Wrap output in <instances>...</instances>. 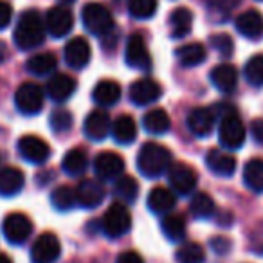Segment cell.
I'll return each instance as SVG.
<instances>
[{"mask_svg": "<svg viewBox=\"0 0 263 263\" xmlns=\"http://www.w3.org/2000/svg\"><path fill=\"white\" fill-rule=\"evenodd\" d=\"M157 11V0H128V13L137 20H148Z\"/></svg>", "mask_w": 263, "mask_h": 263, "instance_id": "39", "label": "cell"}, {"mask_svg": "<svg viewBox=\"0 0 263 263\" xmlns=\"http://www.w3.org/2000/svg\"><path fill=\"white\" fill-rule=\"evenodd\" d=\"M110 116L105 110H92L83 123V132L85 136L90 141H103L110 134Z\"/></svg>", "mask_w": 263, "mask_h": 263, "instance_id": "19", "label": "cell"}, {"mask_svg": "<svg viewBox=\"0 0 263 263\" xmlns=\"http://www.w3.org/2000/svg\"><path fill=\"white\" fill-rule=\"evenodd\" d=\"M62 254V243L52 233H44L34 240L31 247V261L33 263H54Z\"/></svg>", "mask_w": 263, "mask_h": 263, "instance_id": "10", "label": "cell"}, {"mask_svg": "<svg viewBox=\"0 0 263 263\" xmlns=\"http://www.w3.org/2000/svg\"><path fill=\"white\" fill-rule=\"evenodd\" d=\"M18 154L24 161L31 164H44L51 155V148L42 137L38 136H24L18 141Z\"/></svg>", "mask_w": 263, "mask_h": 263, "instance_id": "11", "label": "cell"}, {"mask_svg": "<svg viewBox=\"0 0 263 263\" xmlns=\"http://www.w3.org/2000/svg\"><path fill=\"white\" fill-rule=\"evenodd\" d=\"M62 168L67 175L70 177H78L83 175L88 168V155L83 148H72L65 154L62 161Z\"/></svg>", "mask_w": 263, "mask_h": 263, "instance_id": "28", "label": "cell"}, {"mask_svg": "<svg viewBox=\"0 0 263 263\" xmlns=\"http://www.w3.org/2000/svg\"><path fill=\"white\" fill-rule=\"evenodd\" d=\"M44 98L45 94L40 85L33 83V81H26L16 88L15 105L24 116H36L44 108Z\"/></svg>", "mask_w": 263, "mask_h": 263, "instance_id": "6", "label": "cell"}, {"mask_svg": "<svg viewBox=\"0 0 263 263\" xmlns=\"http://www.w3.org/2000/svg\"><path fill=\"white\" fill-rule=\"evenodd\" d=\"M243 182L254 193H263V159H251L245 164Z\"/></svg>", "mask_w": 263, "mask_h": 263, "instance_id": "31", "label": "cell"}, {"mask_svg": "<svg viewBox=\"0 0 263 263\" xmlns=\"http://www.w3.org/2000/svg\"><path fill=\"white\" fill-rule=\"evenodd\" d=\"M166 173H168V182L172 186V190L175 193L182 195V197L191 195L195 187H197L198 175L186 162H172V166H170Z\"/></svg>", "mask_w": 263, "mask_h": 263, "instance_id": "7", "label": "cell"}, {"mask_svg": "<svg viewBox=\"0 0 263 263\" xmlns=\"http://www.w3.org/2000/svg\"><path fill=\"white\" fill-rule=\"evenodd\" d=\"M175 259L179 263H204L205 252L202 245L195 243V241H187V243H182L179 247Z\"/></svg>", "mask_w": 263, "mask_h": 263, "instance_id": "37", "label": "cell"}, {"mask_svg": "<svg viewBox=\"0 0 263 263\" xmlns=\"http://www.w3.org/2000/svg\"><path fill=\"white\" fill-rule=\"evenodd\" d=\"M175 56L180 62V65L197 67V65H200V63H204L205 49L202 44H186V45H180V47L177 49Z\"/></svg>", "mask_w": 263, "mask_h": 263, "instance_id": "32", "label": "cell"}, {"mask_svg": "<svg viewBox=\"0 0 263 263\" xmlns=\"http://www.w3.org/2000/svg\"><path fill=\"white\" fill-rule=\"evenodd\" d=\"M11 18H13L11 4L6 2V0H0V31L6 29L11 24Z\"/></svg>", "mask_w": 263, "mask_h": 263, "instance_id": "43", "label": "cell"}, {"mask_svg": "<svg viewBox=\"0 0 263 263\" xmlns=\"http://www.w3.org/2000/svg\"><path fill=\"white\" fill-rule=\"evenodd\" d=\"M177 204V197L168 187H154L148 195V209L155 215H166Z\"/></svg>", "mask_w": 263, "mask_h": 263, "instance_id": "24", "label": "cell"}, {"mask_svg": "<svg viewBox=\"0 0 263 263\" xmlns=\"http://www.w3.org/2000/svg\"><path fill=\"white\" fill-rule=\"evenodd\" d=\"M215 200L208 193H195L190 202V213L197 220H208L215 215Z\"/></svg>", "mask_w": 263, "mask_h": 263, "instance_id": "34", "label": "cell"}, {"mask_svg": "<svg viewBox=\"0 0 263 263\" xmlns=\"http://www.w3.org/2000/svg\"><path fill=\"white\" fill-rule=\"evenodd\" d=\"M143 126L148 134L154 136H164L172 128V119L164 108H154L143 117Z\"/></svg>", "mask_w": 263, "mask_h": 263, "instance_id": "27", "label": "cell"}, {"mask_svg": "<svg viewBox=\"0 0 263 263\" xmlns=\"http://www.w3.org/2000/svg\"><path fill=\"white\" fill-rule=\"evenodd\" d=\"M94 170L96 175L103 180L117 179L124 172V159L116 152H101L94 159Z\"/></svg>", "mask_w": 263, "mask_h": 263, "instance_id": "17", "label": "cell"}, {"mask_svg": "<svg viewBox=\"0 0 263 263\" xmlns=\"http://www.w3.org/2000/svg\"><path fill=\"white\" fill-rule=\"evenodd\" d=\"M2 233L11 245H22L33 233V222L24 213H11L2 222Z\"/></svg>", "mask_w": 263, "mask_h": 263, "instance_id": "8", "label": "cell"}, {"mask_svg": "<svg viewBox=\"0 0 263 263\" xmlns=\"http://www.w3.org/2000/svg\"><path fill=\"white\" fill-rule=\"evenodd\" d=\"M245 80L249 85L259 88L263 87V54H254L247 63H245Z\"/></svg>", "mask_w": 263, "mask_h": 263, "instance_id": "38", "label": "cell"}, {"mask_svg": "<svg viewBox=\"0 0 263 263\" xmlns=\"http://www.w3.org/2000/svg\"><path fill=\"white\" fill-rule=\"evenodd\" d=\"M245 126L236 112H229L222 117L218 128V139L223 148L227 150H238L245 143Z\"/></svg>", "mask_w": 263, "mask_h": 263, "instance_id": "5", "label": "cell"}, {"mask_svg": "<svg viewBox=\"0 0 263 263\" xmlns=\"http://www.w3.org/2000/svg\"><path fill=\"white\" fill-rule=\"evenodd\" d=\"M51 204L56 211H70L76 205V191L69 186H58L51 193Z\"/></svg>", "mask_w": 263, "mask_h": 263, "instance_id": "36", "label": "cell"}, {"mask_svg": "<svg viewBox=\"0 0 263 263\" xmlns=\"http://www.w3.org/2000/svg\"><path fill=\"white\" fill-rule=\"evenodd\" d=\"M211 247L213 251L216 252V254H227V252L231 251V240H227V238H213L211 240Z\"/></svg>", "mask_w": 263, "mask_h": 263, "instance_id": "44", "label": "cell"}, {"mask_svg": "<svg viewBox=\"0 0 263 263\" xmlns=\"http://www.w3.org/2000/svg\"><path fill=\"white\" fill-rule=\"evenodd\" d=\"M81 22H83L85 29L96 36H106L114 31L112 15L105 6L98 4V2H90L85 6L81 11Z\"/></svg>", "mask_w": 263, "mask_h": 263, "instance_id": "3", "label": "cell"}, {"mask_svg": "<svg viewBox=\"0 0 263 263\" xmlns=\"http://www.w3.org/2000/svg\"><path fill=\"white\" fill-rule=\"evenodd\" d=\"M13 40L20 51H31V49L40 47L45 40V22L42 20L40 13L34 9L22 13V16L16 22Z\"/></svg>", "mask_w": 263, "mask_h": 263, "instance_id": "1", "label": "cell"}, {"mask_svg": "<svg viewBox=\"0 0 263 263\" xmlns=\"http://www.w3.org/2000/svg\"><path fill=\"white\" fill-rule=\"evenodd\" d=\"M187 128L193 136L208 137L213 132L216 123V108H208V106H197L187 114Z\"/></svg>", "mask_w": 263, "mask_h": 263, "instance_id": "13", "label": "cell"}, {"mask_svg": "<svg viewBox=\"0 0 263 263\" xmlns=\"http://www.w3.org/2000/svg\"><path fill=\"white\" fill-rule=\"evenodd\" d=\"M193 26V13L187 8H177L170 15V31L173 38H184Z\"/></svg>", "mask_w": 263, "mask_h": 263, "instance_id": "29", "label": "cell"}, {"mask_svg": "<svg viewBox=\"0 0 263 263\" xmlns=\"http://www.w3.org/2000/svg\"><path fill=\"white\" fill-rule=\"evenodd\" d=\"M259 2H263V0H259Z\"/></svg>", "mask_w": 263, "mask_h": 263, "instance_id": "49", "label": "cell"}, {"mask_svg": "<svg viewBox=\"0 0 263 263\" xmlns=\"http://www.w3.org/2000/svg\"><path fill=\"white\" fill-rule=\"evenodd\" d=\"M26 177L18 168H0V197H15L24 190Z\"/></svg>", "mask_w": 263, "mask_h": 263, "instance_id": "23", "label": "cell"}, {"mask_svg": "<svg viewBox=\"0 0 263 263\" xmlns=\"http://www.w3.org/2000/svg\"><path fill=\"white\" fill-rule=\"evenodd\" d=\"M74 191H76V204L83 209H94L105 200V187L98 180L83 179Z\"/></svg>", "mask_w": 263, "mask_h": 263, "instance_id": "15", "label": "cell"}, {"mask_svg": "<svg viewBox=\"0 0 263 263\" xmlns=\"http://www.w3.org/2000/svg\"><path fill=\"white\" fill-rule=\"evenodd\" d=\"M172 166V152L157 143H146L141 146L137 155V170L148 179L164 175Z\"/></svg>", "mask_w": 263, "mask_h": 263, "instance_id": "2", "label": "cell"}, {"mask_svg": "<svg viewBox=\"0 0 263 263\" xmlns=\"http://www.w3.org/2000/svg\"><path fill=\"white\" fill-rule=\"evenodd\" d=\"M251 136L258 144H263V119L251 121Z\"/></svg>", "mask_w": 263, "mask_h": 263, "instance_id": "46", "label": "cell"}, {"mask_svg": "<svg viewBox=\"0 0 263 263\" xmlns=\"http://www.w3.org/2000/svg\"><path fill=\"white\" fill-rule=\"evenodd\" d=\"M74 26V16L70 9L63 8V6H56L51 8L45 15V31L54 38H63L72 31Z\"/></svg>", "mask_w": 263, "mask_h": 263, "instance_id": "12", "label": "cell"}, {"mask_svg": "<svg viewBox=\"0 0 263 263\" xmlns=\"http://www.w3.org/2000/svg\"><path fill=\"white\" fill-rule=\"evenodd\" d=\"M209 80L215 85L216 90H220L222 94H231L236 90L238 85V70L231 63H220L209 74Z\"/></svg>", "mask_w": 263, "mask_h": 263, "instance_id": "20", "label": "cell"}, {"mask_svg": "<svg viewBox=\"0 0 263 263\" xmlns=\"http://www.w3.org/2000/svg\"><path fill=\"white\" fill-rule=\"evenodd\" d=\"M103 233L110 238H119L126 234L132 227V215L128 208L121 202H114L103 215Z\"/></svg>", "mask_w": 263, "mask_h": 263, "instance_id": "4", "label": "cell"}, {"mask_svg": "<svg viewBox=\"0 0 263 263\" xmlns=\"http://www.w3.org/2000/svg\"><path fill=\"white\" fill-rule=\"evenodd\" d=\"M72 114L69 110H54L49 117V126L54 134H65L72 128Z\"/></svg>", "mask_w": 263, "mask_h": 263, "instance_id": "40", "label": "cell"}, {"mask_svg": "<svg viewBox=\"0 0 263 263\" xmlns=\"http://www.w3.org/2000/svg\"><path fill=\"white\" fill-rule=\"evenodd\" d=\"M116 263H144V259H143V256H141L139 252L124 251V252H121V254L117 256Z\"/></svg>", "mask_w": 263, "mask_h": 263, "instance_id": "45", "label": "cell"}, {"mask_svg": "<svg viewBox=\"0 0 263 263\" xmlns=\"http://www.w3.org/2000/svg\"><path fill=\"white\" fill-rule=\"evenodd\" d=\"M114 195H116L119 200L123 202H132L137 200V195H139V184L134 177L130 175H121L116 179V184H114Z\"/></svg>", "mask_w": 263, "mask_h": 263, "instance_id": "33", "label": "cell"}, {"mask_svg": "<svg viewBox=\"0 0 263 263\" xmlns=\"http://www.w3.org/2000/svg\"><path fill=\"white\" fill-rule=\"evenodd\" d=\"M47 96L56 103H63L76 92V80L69 74H54L47 81Z\"/></svg>", "mask_w": 263, "mask_h": 263, "instance_id": "21", "label": "cell"}, {"mask_svg": "<svg viewBox=\"0 0 263 263\" xmlns=\"http://www.w3.org/2000/svg\"><path fill=\"white\" fill-rule=\"evenodd\" d=\"M162 94L161 85L155 80H150V78H143V80H137L130 85V90H128V96H130L132 103L137 106H146L150 103H155Z\"/></svg>", "mask_w": 263, "mask_h": 263, "instance_id": "14", "label": "cell"}, {"mask_svg": "<svg viewBox=\"0 0 263 263\" xmlns=\"http://www.w3.org/2000/svg\"><path fill=\"white\" fill-rule=\"evenodd\" d=\"M238 2H240V0H208V6L211 11L227 15L234 6H238Z\"/></svg>", "mask_w": 263, "mask_h": 263, "instance_id": "42", "label": "cell"}, {"mask_svg": "<svg viewBox=\"0 0 263 263\" xmlns=\"http://www.w3.org/2000/svg\"><path fill=\"white\" fill-rule=\"evenodd\" d=\"M234 24H236L238 33L247 40L258 42L263 38V16L256 9H249V11L238 15Z\"/></svg>", "mask_w": 263, "mask_h": 263, "instance_id": "18", "label": "cell"}, {"mask_svg": "<svg viewBox=\"0 0 263 263\" xmlns=\"http://www.w3.org/2000/svg\"><path fill=\"white\" fill-rule=\"evenodd\" d=\"M211 42V47L218 52L220 56H231L234 51V44H233V38L226 33H218V34H213L209 38Z\"/></svg>", "mask_w": 263, "mask_h": 263, "instance_id": "41", "label": "cell"}, {"mask_svg": "<svg viewBox=\"0 0 263 263\" xmlns=\"http://www.w3.org/2000/svg\"><path fill=\"white\" fill-rule=\"evenodd\" d=\"M90 44H88L85 38L76 36L70 42H67L65 49H63V58H65V63L70 67V69H83V67L88 65L90 62Z\"/></svg>", "mask_w": 263, "mask_h": 263, "instance_id": "16", "label": "cell"}, {"mask_svg": "<svg viewBox=\"0 0 263 263\" xmlns=\"http://www.w3.org/2000/svg\"><path fill=\"white\" fill-rule=\"evenodd\" d=\"M0 263H13L11 258H9L8 254H4V252H0Z\"/></svg>", "mask_w": 263, "mask_h": 263, "instance_id": "47", "label": "cell"}, {"mask_svg": "<svg viewBox=\"0 0 263 263\" xmlns=\"http://www.w3.org/2000/svg\"><path fill=\"white\" fill-rule=\"evenodd\" d=\"M58 67V60L52 52H40L27 60L26 69L34 76H47Z\"/></svg>", "mask_w": 263, "mask_h": 263, "instance_id": "30", "label": "cell"}, {"mask_svg": "<svg viewBox=\"0 0 263 263\" xmlns=\"http://www.w3.org/2000/svg\"><path fill=\"white\" fill-rule=\"evenodd\" d=\"M110 134L117 144H132L137 137V124L130 116H119L110 126Z\"/></svg>", "mask_w": 263, "mask_h": 263, "instance_id": "25", "label": "cell"}, {"mask_svg": "<svg viewBox=\"0 0 263 263\" xmlns=\"http://www.w3.org/2000/svg\"><path fill=\"white\" fill-rule=\"evenodd\" d=\"M60 2H63V4H72L74 0H60Z\"/></svg>", "mask_w": 263, "mask_h": 263, "instance_id": "48", "label": "cell"}, {"mask_svg": "<svg viewBox=\"0 0 263 263\" xmlns=\"http://www.w3.org/2000/svg\"><path fill=\"white\" fill-rule=\"evenodd\" d=\"M92 99L99 106H112L121 99V85L114 80H103L92 90Z\"/></svg>", "mask_w": 263, "mask_h": 263, "instance_id": "26", "label": "cell"}, {"mask_svg": "<svg viewBox=\"0 0 263 263\" xmlns=\"http://www.w3.org/2000/svg\"><path fill=\"white\" fill-rule=\"evenodd\" d=\"M124 62H126L128 67L136 70H143V72H148L152 69L150 52H148L144 38L141 34L136 33L128 38L126 49H124Z\"/></svg>", "mask_w": 263, "mask_h": 263, "instance_id": "9", "label": "cell"}, {"mask_svg": "<svg viewBox=\"0 0 263 263\" xmlns=\"http://www.w3.org/2000/svg\"><path fill=\"white\" fill-rule=\"evenodd\" d=\"M205 166H208L215 175L231 177L236 172V159L231 154H227V152L213 148V150H209L208 155H205Z\"/></svg>", "mask_w": 263, "mask_h": 263, "instance_id": "22", "label": "cell"}, {"mask_svg": "<svg viewBox=\"0 0 263 263\" xmlns=\"http://www.w3.org/2000/svg\"><path fill=\"white\" fill-rule=\"evenodd\" d=\"M161 229L170 241H180L186 236V220L182 215H166L161 222Z\"/></svg>", "mask_w": 263, "mask_h": 263, "instance_id": "35", "label": "cell"}]
</instances>
